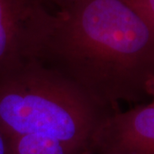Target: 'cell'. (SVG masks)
Wrapping results in <instances>:
<instances>
[{
  "label": "cell",
  "mask_w": 154,
  "mask_h": 154,
  "mask_svg": "<svg viewBox=\"0 0 154 154\" xmlns=\"http://www.w3.org/2000/svg\"><path fill=\"white\" fill-rule=\"evenodd\" d=\"M36 61L106 110L147 96L154 25L127 0H85L54 14Z\"/></svg>",
  "instance_id": "obj_1"
},
{
  "label": "cell",
  "mask_w": 154,
  "mask_h": 154,
  "mask_svg": "<svg viewBox=\"0 0 154 154\" xmlns=\"http://www.w3.org/2000/svg\"><path fill=\"white\" fill-rule=\"evenodd\" d=\"M113 112L36 60L0 75V126L11 136L52 138L81 154Z\"/></svg>",
  "instance_id": "obj_2"
},
{
  "label": "cell",
  "mask_w": 154,
  "mask_h": 154,
  "mask_svg": "<svg viewBox=\"0 0 154 154\" xmlns=\"http://www.w3.org/2000/svg\"><path fill=\"white\" fill-rule=\"evenodd\" d=\"M53 18L42 0H0V75L36 59Z\"/></svg>",
  "instance_id": "obj_3"
},
{
  "label": "cell",
  "mask_w": 154,
  "mask_h": 154,
  "mask_svg": "<svg viewBox=\"0 0 154 154\" xmlns=\"http://www.w3.org/2000/svg\"><path fill=\"white\" fill-rule=\"evenodd\" d=\"M97 154H154V105H137L106 116L88 151Z\"/></svg>",
  "instance_id": "obj_4"
},
{
  "label": "cell",
  "mask_w": 154,
  "mask_h": 154,
  "mask_svg": "<svg viewBox=\"0 0 154 154\" xmlns=\"http://www.w3.org/2000/svg\"><path fill=\"white\" fill-rule=\"evenodd\" d=\"M11 151L12 154H75L57 140L36 134L11 136Z\"/></svg>",
  "instance_id": "obj_5"
},
{
  "label": "cell",
  "mask_w": 154,
  "mask_h": 154,
  "mask_svg": "<svg viewBox=\"0 0 154 154\" xmlns=\"http://www.w3.org/2000/svg\"><path fill=\"white\" fill-rule=\"evenodd\" d=\"M154 25V0H127Z\"/></svg>",
  "instance_id": "obj_6"
},
{
  "label": "cell",
  "mask_w": 154,
  "mask_h": 154,
  "mask_svg": "<svg viewBox=\"0 0 154 154\" xmlns=\"http://www.w3.org/2000/svg\"><path fill=\"white\" fill-rule=\"evenodd\" d=\"M0 154H12L11 136L0 126Z\"/></svg>",
  "instance_id": "obj_7"
},
{
  "label": "cell",
  "mask_w": 154,
  "mask_h": 154,
  "mask_svg": "<svg viewBox=\"0 0 154 154\" xmlns=\"http://www.w3.org/2000/svg\"><path fill=\"white\" fill-rule=\"evenodd\" d=\"M45 4H52L58 8V11H63L67 8L78 4L80 2H82L85 0H42Z\"/></svg>",
  "instance_id": "obj_8"
},
{
  "label": "cell",
  "mask_w": 154,
  "mask_h": 154,
  "mask_svg": "<svg viewBox=\"0 0 154 154\" xmlns=\"http://www.w3.org/2000/svg\"><path fill=\"white\" fill-rule=\"evenodd\" d=\"M146 93L147 96H151L152 98V101L151 104L154 105V75L149 79L146 84Z\"/></svg>",
  "instance_id": "obj_9"
},
{
  "label": "cell",
  "mask_w": 154,
  "mask_h": 154,
  "mask_svg": "<svg viewBox=\"0 0 154 154\" xmlns=\"http://www.w3.org/2000/svg\"><path fill=\"white\" fill-rule=\"evenodd\" d=\"M81 154H94V153H91V152H82V153Z\"/></svg>",
  "instance_id": "obj_10"
}]
</instances>
